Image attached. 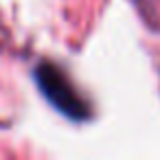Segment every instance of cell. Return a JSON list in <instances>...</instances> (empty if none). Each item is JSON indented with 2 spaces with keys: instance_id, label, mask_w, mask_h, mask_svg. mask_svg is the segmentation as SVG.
Instances as JSON below:
<instances>
[{
  "instance_id": "obj_1",
  "label": "cell",
  "mask_w": 160,
  "mask_h": 160,
  "mask_svg": "<svg viewBox=\"0 0 160 160\" xmlns=\"http://www.w3.org/2000/svg\"><path fill=\"white\" fill-rule=\"evenodd\" d=\"M35 79H38L42 92L46 94V99L57 110H62L66 116H70V118H86L88 116L86 103L75 94V88L68 83V79L62 75V70H57L51 64H42L35 72Z\"/></svg>"
}]
</instances>
